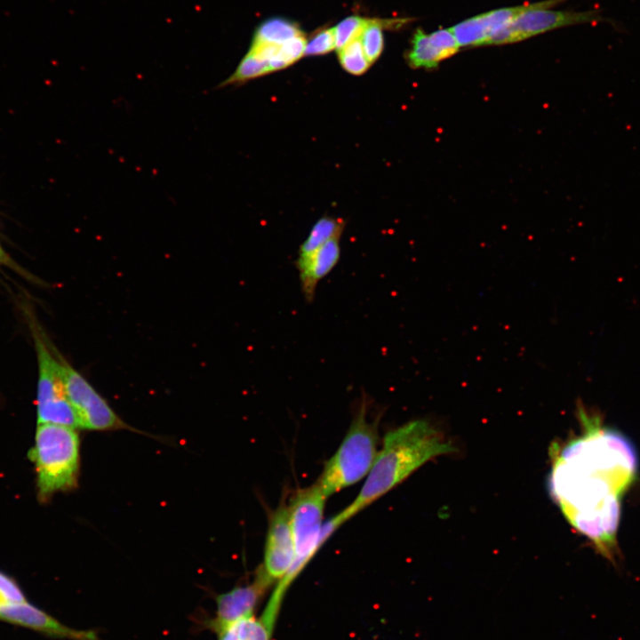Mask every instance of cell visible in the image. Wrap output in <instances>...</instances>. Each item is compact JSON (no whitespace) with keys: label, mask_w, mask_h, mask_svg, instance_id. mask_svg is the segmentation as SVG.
Returning a JSON list of instances; mask_svg holds the SVG:
<instances>
[{"label":"cell","mask_w":640,"mask_h":640,"mask_svg":"<svg viewBox=\"0 0 640 640\" xmlns=\"http://www.w3.org/2000/svg\"><path fill=\"white\" fill-rule=\"evenodd\" d=\"M582 435L553 448L549 489L565 518L607 558L613 559L620 495L632 484L638 460L621 434L579 412Z\"/></svg>","instance_id":"6da1fadb"},{"label":"cell","mask_w":640,"mask_h":640,"mask_svg":"<svg viewBox=\"0 0 640 640\" xmlns=\"http://www.w3.org/2000/svg\"><path fill=\"white\" fill-rule=\"evenodd\" d=\"M455 446L426 420L388 432L356 499L339 514L345 523L402 483L431 459L452 453Z\"/></svg>","instance_id":"7a4b0ae2"},{"label":"cell","mask_w":640,"mask_h":640,"mask_svg":"<svg viewBox=\"0 0 640 640\" xmlns=\"http://www.w3.org/2000/svg\"><path fill=\"white\" fill-rule=\"evenodd\" d=\"M378 421L369 420L363 399L342 442L315 483L326 498L367 476L379 451Z\"/></svg>","instance_id":"3957f363"},{"label":"cell","mask_w":640,"mask_h":640,"mask_svg":"<svg viewBox=\"0 0 640 640\" xmlns=\"http://www.w3.org/2000/svg\"><path fill=\"white\" fill-rule=\"evenodd\" d=\"M76 428L39 423L29 458L35 463L39 499L74 488L79 471V436Z\"/></svg>","instance_id":"277c9868"},{"label":"cell","mask_w":640,"mask_h":640,"mask_svg":"<svg viewBox=\"0 0 640 640\" xmlns=\"http://www.w3.org/2000/svg\"><path fill=\"white\" fill-rule=\"evenodd\" d=\"M326 497L314 484L297 491L289 505L293 540L294 560L288 573L274 589L284 596L302 570L307 566L325 540L343 524L338 515L323 524Z\"/></svg>","instance_id":"5b68a950"},{"label":"cell","mask_w":640,"mask_h":640,"mask_svg":"<svg viewBox=\"0 0 640 640\" xmlns=\"http://www.w3.org/2000/svg\"><path fill=\"white\" fill-rule=\"evenodd\" d=\"M32 329L38 362V424L52 423L82 428L80 420L67 396L53 348L35 327Z\"/></svg>","instance_id":"8992f818"},{"label":"cell","mask_w":640,"mask_h":640,"mask_svg":"<svg viewBox=\"0 0 640 640\" xmlns=\"http://www.w3.org/2000/svg\"><path fill=\"white\" fill-rule=\"evenodd\" d=\"M567 0H544L537 7L517 16L497 31L486 45L507 44L524 41L545 32L573 25L596 23L603 20L597 10L583 12L551 10Z\"/></svg>","instance_id":"52a82bcc"},{"label":"cell","mask_w":640,"mask_h":640,"mask_svg":"<svg viewBox=\"0 0 640 640\" xmlns=\"http://www.w3.org/2000/svg\"><path fill=\"white\" fill-rule=\"evenodd\" d=\"M67 396L82 428L92 430L132 429L113 411L92 384L52 347Z\"/></svg>","instance_id":"ba28073f"},{"label":"cell","mask_w":640,"mask_h":640,"mask_svg":"<svg viewBox=\"0 0 640 640\" xmlns=\"http://www.w3.org/2000/svg\"><path fill=\"white\" fill-rule=\"evenodd\" d=\"M294 560V540L289 505L281 503L270 515L262 564L256 571L269 587L288 573Z\"/></svg>","instance_id":"9c48e42d"},{"label":"cell","mask_w":640,"mask_h":640,"mask_svg":"<svg viewBox=\"0 0 640 640\" xmlns=\"http://www.w3.org/2000/svg\"><path fill=\"white\" fill-rule=\"evenodd\" d=\"M269 587L255 574L248 584L236 586L215 597L216 610L206 627L216 635L232 624L254 615L256 606Z\"/></svg>","instance_id":"30bf717a"},{"label":"cell","mask_w":640,"mask_h":640,"mask_svg":"<svg viewBox=\"0 0 640 640\" xmlns=\"http://www.w3.org/2000/svg\"><path fill=\"white\" fill-rule=\"evenodd\" d=\"M0 620L52 637L69 640H100L95 631L69 628L46 612L28 603V600L0 604Z\"/></svg>","instance_id":"8fae6325"},{"label":"cell","mask_w":640,"mask_h":640,"mask_svg":"<svg viewBox=\"0 0 640 640\" xmlns=\"http://www.w3.org/2000/svg\"><path fill=\"white\" fill-rule=\"evenodd\" d=\"M460 48L451 28H439L428 34L418 28L412 35L406 59L414 68L429 69L453 56Z\"/></svg>","instance_id":"7c38bea8"},{"label":"cell","mask_w":640,"mask_h":640,"mask_svg":"<svg viewBox=\"0 0 640 640\" xmlns=\"http://www.w3.org/2000/svg\"><path fill=\"white\" fill-rule=\"evenodd\" d=\"M340 238H333L312 253L308 259L295 264L306 301H313L318 283L338 264L340 257Z\"/></svg>","instance_id":"4fadbf2b"},{"label":"cell","mask_w":640,"mask_h":640,"mask_svg":"<svg viewBox=\"0 0 640 640\" xmlns=\"http://www.w3.org/2000/svg\"><path fill=\"white\" fill-rule=\"evenodd\" d=\"M343 228L344 222L340 219L325 216L318 220L300 245L295 264L304 261L328 241L340 238Z\"/></svg>","instance_id":"5bb4252c"},{"label":"cell","mask_w":640,"mask_h":640,"mask_svg":"<svg viewBox=\"0 0 640 640\" xmlns=\"http://www.w3.org/2000/svg\"><path fill=\"white\" fill-rule=\"evenodd\" d=\"M274 628L255 615L244 618L217 634L218 640H271Z\"/></svg>","instance_id":"9a60e30c"},{"label":"cell","mask_w":640,"mask_h":640,"mask_svg":"<svg viewBox=\"0 0 640 640\" xmlns=\"http://www.w3.org/2000/svg\"><path fill=\"white\" fill-rule=\"evenodd\" d=\"M300 35L302 32L297 24L282 18H272L258 27L252 42L282 44Z\"/></svg>","instance_id":"2e32d148"},{"label":"cell","mask_w":640,"mask_h":640,"mask_svg":"<svg viewBox=\"0 0 640 640\" xmlns=\"http://www.w3.org/2000/svg\"><path fill=\"white\" fill-rule=\"evenodd\" d=\"M268 72H271L268 62L248 51L234 73L225 79L219 87L238 84Z\"/></svg>","instance_id":"e0dca14e"},{"label":"cell","mask_w":640,"mask_h":640,"mask_svg":"<svg viewBox=\"0 0 640 640\" xmlns=\"http://www.w3.org/2000/svg\"><path fill=\"white\" fill-rule=\"evenodd\" d=\"M338 55L342 68L353 75H362L371 66L365 56L360 36L338 50Z\"/></svg>","instance_id":"ac0fdd59"},{"label":"cell","mask_w":640,"mask_h":640,"mask_svg":"<svg viewBox=\"0 0 640 640\" xmlns=\"http://www.w3.org/2000/svg\"><path fill=\"white\" fill-rule=\"evenodd\" d=\"M360 39L366 58L372 64L380 57L384 46L382 21L368 20Z\"/></svg>","instance_id":"d6986e66"},{"label":"cell","mask_w":640,"mask_h":640,"mask_svg":"<svg viewBox=\"0 0 640 640\" xmlns=\"http://www.w3.org/2000/svg\"><path fill=\"white\" fill-rule=\"evenodd\" d=\"M366 19L353 15L341 20L334 28L336 49L340 50L359 37L367 23Z\"/></svg>","instance_id":"ffe728a7"},{"label":"cell","mask_w":640,"mask_h":640,"mask_svg":"<svg viewBox=\"0 0 640 640\" xmlns=\"http://www.w3.org/2000/svg\"><path fill=\"white\" fill-rule=\"evenodd\" d=\"M336 48L334 28H325L316 33L307 44L306 56L325 54Z\"/></svg>","instance_id":"44dd1931"},{"label":"cell","mask_w":640,"mask_h":640,"mask_svg":"<svg viewBox=\"0 0 640 640\" xmlns=\"http://www.w3.org/2000/svg\"><path fill=\"white\" fill-rule=\"evenodd\" d=\"M306 39L303 35L297 36L280 44L278 57L286 66L293 64L305 53Z\"/></svg>","instance_id":"7402d4cb"},{"label":"cell","mask_w":640,"mask_h":640,"mask_svg":"<svg viewBox=\"0 0 640 640\" xmlns=\"http://www.w3.org/2000/svg\"><path fill=\"white\" fill-rule=\"evenodd\" d=\"M24 601H27V598L18 583L12 577L0 572V604Z\"/></svg>","instance_id":"603a6c76"},{"label":"cell","mask_w":640,"mask_h":640,"mask_svg":"<svg viewBox=\"0 0 640 640\" xmlns=\"http://www.w3.org/2000/svg\"><path fill=\"white\" fill-rule=\"evenodd\" d=\"M7 256L5 252H4L2 246L0 245V263L6 262Z\"/></svg>","instance_id":"cb8c5ba5"}]
</instances>
